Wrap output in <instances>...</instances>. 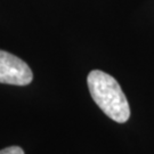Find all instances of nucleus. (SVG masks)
<instances>
[{"mask_svg":"<svg viewBox=\"0 0 154 154\" xmlns=\"http://www.w3.org/2000/svg\"><path fill=\"white\" fill-rule=\"evenodd\" d=\"M0 154H24V151L18 146H9L1 149Z\"/></svg>","mask_w":154,"mask_h":154,"instance_id":"obj_3","label":"nucleus"},{"mask_svg":"<svg viewBox=\"0 0 154 154\" xmlns=\"http://www.w3.org/2000/svg\"><path fill=\"white\" fill-rule=\"evenodd\" d=\"M87 83L95 103L110 119L119 123H123L129 119V103L120 85L112 75L94 70L88 74Z\"/></svg>","mask_w":154,"mask_h":154,"instance_id":"obj_1","label":"nucleus"},{"mask_svg":"<svg viewBox=\"0 0 154 154\" xmlns=\"http://www.w3.org/2000/svg\"><path fill=\"white\" fill-rule=\"evenodd\" d=\"M32 79L33 73L25 62L11 53L0 50V83L26 86Z\"/></svg>","mask_w":154,"mask_h":154,"instance_id":"obj_2","label":"nucleus"}]
</instances>
